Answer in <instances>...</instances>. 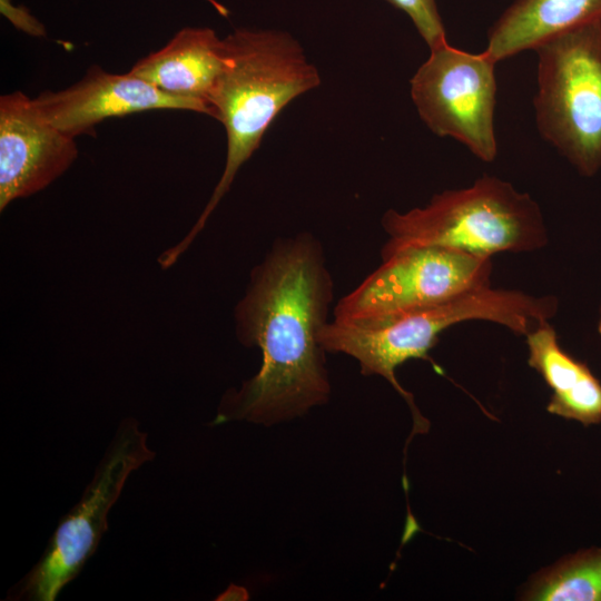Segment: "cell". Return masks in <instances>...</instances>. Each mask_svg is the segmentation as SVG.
<instances>
[{
  "label": "cell",
  "instance_id": "obj_1",
  "mask_svg": "<svg viewBox=\"0 0 601 601\" xmlns=\"http://www.w3.org/2000/svg\"><path fill=\"white\" fill-rule=\"evenodd\" d=\"M334 280L321 240L308 231L277 238L250 272L234 311L238 341L262 353L258 372L227 391L211 425H272L326 403L331 384L318 342Z\"/></svg>",
  "mask_w": 601,
  "mask_h": 601
},
{
  "label": "cell",
  "instance_id": "obj_2",
  "mask_svg": "<svg viewBox=\"0 0 601 601\" xmlns=\"http://www.w3.org/2000/svg\"><path fill=\"white\" fill-rule=\"evenodd\" d=\"M223 40L224 63L208 102L211 117L225 127L226 162L196 224L180 243L162 254L168 266L177 262L204 228L276 116L293 99L321 85L317 68L288 32L237 29Z\"/></svg>",
  "mask_w": 601,
  "mask_h": 601
},
{
  "label": "cell",
  "instance_id": "obj_3",
  "mask_svg": "<svg viewBox=\"0 0 601 601\" xmlns=\"http://www.w3.org/2000/svg\"><path fill=\"white\" fill-rule=\"evenodd\" d=\"M559 300L518 289L479 287L439 304L413 309L368 325L327 322L318 333L326 353H342L358 362L361 373L384 377L408 404L414 426H427L413 396L398 383L396 368L412 358H425L445 329L466 321L492 322L525 336L556 314Z\"/></svg>",
  "mask_w": 601,
  "mask_h": 601
},
{
  "label": "cell",
  "instance_id": "obj_4",
  "mask_svg": "<svg viewBox=\"0 0 601 601\" xmlns=\"http://www.w3.org/2000/svg\"><path fill=\"white\" fill-rule=\"evenodd\" d=\"M387 240L381 258L410 246H437L483 257L530 253L548 242L538 203L512 184L484 175L470 187L435 194L407 211L388 209L381 219Z\"/></svg>",
  "mask_w": 601,
  "mask_h": 601
},
{
  "label": "cell",
  "instance_id": "obj_5",
  "mask_svg": "<svg viewBox=\"0 0 601 601\" xmlns=\"http://www.w3.org/2000/svg\"><path fill=\"white\" fill-rule=\"evenodd\" d=\"M538 53V129L585 177L601 169V22L558 35Z\"/></svg>",
  "mask_w": 601,
  "mask_h": 601
},
{
  "label": "cell",
  "instance_id": "obj_6",
  "mask_svg": "<svg viewBox=\"0 0 601 601\" xmlns=\"http://www.w3.org/2000/svg\"><path fill=\"white\" fill-rule=\"evenodd\" d=\"M134 418L124 420L78 503L60 520L39 561L13 588V600L53 601L95 554L108 513L129 475L156 453Z\"/></svg>",
  "mask_w": 601,
  "mask_h": 601
},
{
  "label": "cell",
  "instance_id": "obj_7",
  "mask_svg": "<svg viewBox=\"0 0 601 601\" xmlns=\"http://www.w3.org/2000/svg\"><path fill=\"white\" fill-rule=\"evenodd\" d=\"M381 259L374 272L338 299L334 322L368 325L491 285V257L410 246Z\"/></svg>",
  "mask_w": 601,
  "mask_h": 601
},
{
  "label": "cell",
  "instance_id": "obj_8",
  "mask_svg": "<svg viewBox=\"0 0 601 601\" xmlns=\"http://www.w3.org/2000/svg\"><path fill=\"white\" fill-rule=\"evenodd\" d=\"M430 51L410 81L418 116L433 134L454 138L479 159L493 161L496 62L485 51L471 53L449 42Z\"/></svg>",
  "mask_w": 601,
  "mask_h": 601
},
{
  "label": "cell",
  "instance_id": "obj_9",
  "mask_svg": "<svg viewBox=\"0 0 601 601\" xmlns=\"http://www.w3.org/2000/svg\"><path fill=\"white\" fill-rule=\"evenodd\" d=\"M73 137L56 128L35 100L14 91L0 97V209L33 195L76 160Z\"/></svg>",
  "mask_w": 601,
  "mask_h": 601
},
{
  "label": "cell",
  "instance_id": "obj_10",
  "mask_svg": "<svg viewBox=\"0 0 601 601\" xmlns=\"http://www.w3.org/2000/svg\"><path fill=\"white\" fill-rule=\"evenodd\" d=\"M35 104L56 128L76 138L109 117L154 109L189 110L210 116L198 101L168 95L131 75L110 73L98 66L88 69L75 85L59 91H45Z\"/></svg>",
  "mask_w": 601,
  "mask_h": 601
},
{
  "label": "cell",
  "instance_id": "obj_11",
  "mask_svg": "<svg viewBox=\"0 0 601 601\" xmlns=\"http://www.w3.org/2000/svg\"><path fill=\"white\" fill-rule=\"evenodd\" d=\"M224 63V40L210 28H184L161 49L137 61L129 72L176 97L208 107Z\"/></svg>",
  "mask_w": 601,
  "mask_h": 601
},
{
  "label": "cell",
  "instance_id": "obj_12",
  "mask_svg": "<svg viewBox=\"0 0 601 601\" xmlns=\"http://www.w3.org/2000/svg\"><path fill=\"white\" fill-rule=\"evenodd\" d=\"M525 341L528 364L552 391L546 411L585 426L601 423V382L561 347L550 322L525 335Z\"/></svg>",
  "mask_w": 601,
  "mask_h": 601
},
{
  "label": "cell",
  "instance_id": "obj_13",
  "mask_svg": "<svg viewBox=\"0 0 601 601\" xmlns=\"http://www.w3.org/2000/svg\"><path fill=\"white\" fill-rule=\"evenodd\" d=\"M601 22V0H514L487 33L495 62L572 29Z\"/></svg>",
  "mask_w": 601,
  "mask_h": 601
},
{
  "label": "cell",
  "instance_id": "obj_14",
  "mask_svg": "<svg viewBox=\"0 0 601 601\" xmlns=\"http://www.w3.org/2000/svg\"><path fill=\"white\" fill-rule=\"evenodd\" d=\"M522 601H601V545L566 553L518 589Z\"/></svg>",
  "mask_w": 601,
  "mask_h": 601
},
{
  "label": "cell",
  "instance_id": "obj_15",
  "mask_svg": "<svg viewBox=\"0 0 601 601\" xmlns=\"http://www.w3.org/2000/svg\"><path fill=\"white\" fill-rule=\"evenodd\" d=\"M386 1L410 17L430 50L447 43L446 31L437 9L436 0Z\"/></svg>",
  "mask_w": 601,
  "mask_h": 601
},
{
  "label": "cell",
  "instance_id": "obj_16",
  "mask_svg": "<svg viewBox=\"0 0 601 601\" xmlns=\"http://www.w3.org/2000/svg\"><path fill=\"white\" fill-rule=\"evenodd\" d=\"M207 2H209L217 11L220 16H224V17H227L228 16V10L220 3H218L216 0H206Z\"/></svg>",
  "mask_w": 601,
  "mask_h": 601
},
{
  "label": "cell",
  "instance_id": "obj_17",
  "mask_svg": "<svg viewBox=\"0 0 601 601\" xmlns=\"http://www.w3.org/2000/svg\"><path fill=\"white\" fill-rule=\"evenodd\" d=\"M598 333H599V336H600V339H601V304H600V308H599Z\"/></svg>",
  "mask_w": 601,
  "mask_h": 601
}]
</instances>
